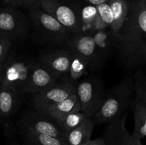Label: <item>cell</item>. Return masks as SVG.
I'll return each mask as SVG.
<instances>
[{"label":"cell","instance_id":"26","mask_svg":"<svg viewBox=\"0 0 146 145\" xmlns=\"http://www.w3.org/2000/svg\"><path fill=\"white\" fill-rule=\"evenodd\" d=\"M97 9H98V15L103 22L111 28L113 23V16L109 4L107 2L100 4L97 6Z\"/></svg>","mask_w":146,"mask_h":145},{"label":"cell","instance_id":"19","mask_svg":"<svg viewBox=\"0 0 146 145\" xmlns=\"http://www.w3.org/2000/svg\"><path fill=\"white\" fill-rule=\"evenodd\" d=\"M108 3L111 7L113 16V23L111 30L115 36L123 25L128 15V0H110Z\"/></svg>","mask_w":146,"mask_h":145},{"label":"cell","instance_id":"17","mask_svg":"<svg viewBox=\"0 0 146 145\" xmlns=\"http://www.w3.org/2000/svg\"><path fill=\"white\" fill-rule=\"evenodd\" d=\"M94 127V119L87 117L79 126L67 133L68 145H84L89 142Z\"/></svg>","mask_w":146,"mask_h":145},{"label":"cell","instance_id":"32","mask_svg":"<svg viewBox=\"0 0 146 145\" xmlns=\"http://www.w3.org/2000/svg\"><path fill=\"white\" fill-rule=\"evenodd\" d=\"M13 145H19V144H13ZM22 145H25V144H22Z\"/></svg>","mask_w":146,"mask_h":145},{"label":"cell","instance_id":"30","mask_svg":"<svg viewBox=\"0 0 146 145\" xmlns=\"http://www.w3.org/2000/svg\"><path fill=\"white\" fill-rule=\"evenodd\" d=\"M84 145H105L104 140L102 138H98V139H94V140H90L86 144Z\"/></svg>","mask_w":146,"mask_h":145},{"label":"cell","instance_id":"25","mask_svg":"<svg viewBox=\"0 0 146 145\" xmlns=\"http://www.w3.org/2000/svg\"><path fill=\"white\" fill-rule=\"evenodd\" d=\"M12 43L13 39L11 37L0 33V70L8 57Z\"/></svg>","mask_w":146,"mask_h":145},{"label":"cell","instance_id":"20","mask_svg":"<svg viewBox=\"0 0 146 145\" xmlns=\"http://www.w3.org/2000/svg\"><path fill=\"white\" fill-rule=\"evenodd\" d=\"M88 71V64L84 58L78 54L73 52L68 75V82L76 86L82 77L87 75Z\"/></svg>","mask_w":146,"mask_h":145},{"label":"cell","instance_id":"23","mask_svg":"<svg viewBox=\"0 0 146 145\" xmlns=\"http://www.w3.org/2000/svg\"><path fill=\"white\" fill-rule=\"evenodd\" d=\"M88 117L81 111H73L56 121L64 132L68 133L79 126Z\"/></svg>","mask_w":146,"mask_h":145},{"label":"cell","instance_id":"28","mask_svg":"<svg viewBox=\"0 0 146 145\" xmlns=\"http://www.w3.org/2000/svg\"><path fill=\"white\" fill-rule=\"evenodd\" d=\"M134 82L138 84L146 92V73L143 74L142 72H138L133 80Z\"/></svg>","mask_w":146,"mask_h":145},{"label":"cell","instance_id":"16","mask_svg":"<svg viewBox=\"0 0 146 145\" xmlns=\"http://www.w3.org/2000/svg\"><path fill=\"white\" fill-rule=\"evenodd\" d=\"M20 95L14 88L0 84V116L7 117L14 113Z\"/></svg>","mask_w":146,"mask_h":145},{"label":"cell","instance_id":"12","mask_svg":"<svg viewBox=\"0 0 146 145\" xmlns=\"http://www.w3.org/2000/svg\"><path fill=\"white\" fill-rule=\"evenodd\" d=\"M128 113L108 122L101 138L105 145H135V139L125 127V119Z\"/></svg>","mask_w":146,"mask_h":145},{"label":"cell","instance_id":"3","mask_svg":"<svg viewBox=\"0 0 146 145\" xmlns=\"http://www.w3.org/2000/svg\"><path fill=\"white\" fill-rule=\"evenodd\" d=\"M29 19L38 36L50 44L67 45L72 36L68 28L40 7L29 11Z\"/></svg>","mask_w":146,"mask_h":145},{"label":"cell","instance_id":"9","mask_svg":"<svg viewBox=\"0 0 146 145\" xmlns=\"http://www.w3.org/2000/svg\"><path fill=\"white\" fill-rule=\"evenodd\" d=\"M67 45L73 52L84 58L88 64V70L97 71L101 68L98 61L95 41L90 31L72 34Z\"/></svg>","mask_w":146,"mask_h":145},{"label":"cell","instance_id":"22","mask_svg":"<svg viewBox=\"0 0 146 145\" xmlns=\"http://www.w3.org/2000/svg\"><path fill=\"white\" fill-rule=\"evenodd\" d=\"M98 18V12L97 7L91 4L82 6L81 10V28L80 32H88L92 31Z\"/></svg>","mask_w":146,"mask_h":145},{"label":"cell","instance_id":"8","mask_svg":"<svg viewBox=\"0 0 146 145\" xmlns=\"http://www.w3.org/2000/svg\"><path fill=\"white\" fill-rule=\"evenodd\" d=\"M29 19L19 9L7 6L0 9V33L13 40L21 38L29 32Z\"/></svg>","mask_w":146,"mask_h":145},{"label":"cell","instance_id":"13","mask_svg":"<svg viewBox=\"0 0 146 145\" xmlns=\"http://www.w3.org/2000/svg\"><path fill=\"white\" fill-rule=\"evenodd\" d=\"M56 82L57 80L41 63L34 61L29 77L22 93H37L52 86Z\"/></svg>","mask_w":146,"mask_h":145},{"label":"cell","instance_id":"33","mask_svg":"<svg viewBox=\"0 0 146 145\" xmlns=\"http://www.w3.org/2000/svg\"><path fill=\"white\" fill-rule=\"evenodd\" d=\"M0 71H1V70H0Z\"/></svg>","mask_w":146,"mask_h":145},{"label":"cell","instance_id":"14","mask_svg":"<svg viewBox=\"0 0 146 145\" xmlns=\"http://www.w3.org/2000/svg\"><path fill=\"white\" fill-rule=\"evenodd\" d=\"M94 37L101 67L104 65L108 55L115 51V36L108 28L90 31Z\"/></svg>","mask_w":146,"mask_h":145},{"label":"cell","instance_id":"10","mask_svg":"<svg viewBox=\"0 0 146 145\" xmlns=\"http://www.w3.org/2000/svg\"><path fill=\"white\" fill-rule=\"evenodd\" d=\"M76 86L67 80L56 82L41 92L33 94L31 98L33 108L36 110L62 101L75 93Z\"/></svg>","mask_w":146,"mask_h":145},{"label":"cell","instance_id":"21","mask_svg":"<svg viewBox=\"0 0 146 145\" xmlns=\"http://www.w3.org/2000/svg\"><path fill=\"white\" fill-rule=\"evenodd\" d=\"M21 135L25 145H68L66 141L47 134L22 132Z\"/></svg>","mask_w":146,"mask_h":145},{"label":"cell","instance_id":"27","mask_svg":"<svg viewBox=\"0 0 146 145\" xmlns=\"http://www.w3.org/2000/svg\"><path fill=\"white\" fill-rule=\"evenodd\" d=\"M134 95L141 100L146 105V92L141 86L135 82H134Z\"/></svg>","mask_w":146,"mask_h":145},{"label":"cell","instance_id":"18","mask_svg":"<svg viewBox=\"0 0 146 145\" xmlns=\"http://www.w3.org/2000/svg\"><path fill=\"white\" fill-rule=\"evenodd\" d=\"M131 107L135 121V128L132 136L135 139L141 140L146 137V105L141 100L135 97Z\"/></svg>","mask_w":146,"mask_h":145},{"label":"cell","instance_id":"31","mask_svg":"<svg viewBox=\"0 0 146 145\" xmlns=\"http://www.w3.org/2000/svg\"><path fill=\"white\" fill-rule=\"evenodd\" d=\"M135 145H143V144H142V143H141V140H139V139H135Z\"/></svg>","mask_w":146,"mask_h":145},{"label":"cell","instance_id":"15","mask_svg":"<svg viewBox=\"0 0 146 145\" xmlns=\"http://www.w3.org/2000/svg\"><path fill=\"white\" fill-rule=\"evenodd\" d=\"M36 111L45 116L52 118L55 121L73 111H81L76 92L64 100L37 109Z\"/></svg>","mask_w":146,"mask_h":145},{"label":"cell","instance_id":"11","mask_svg":"<svg viewBox=\"0 0 146 145\" xmlns=\"http://www.w3.org/2000/svg\"><path fill=\"white\" fill-rule=\"evenodd\" d=\"M73 51L67 48H59L46 53L41 56L39 62L56 80L67 78Z\"/></svg>","mask_w":146,"mask_h":145},{"label":"cell","instance_id":"7","mask_svg":"<svg viewBox=\"0 0 146 145\" xmlns=\"http://www.w3.org/2000/svg\"><path fill=\"white\" fill-rule=\"evenodd\" d=\"M20 133L35 132L47 134L66 142L67 133L54 119L34 109L27 112L17 124Z\"/></svg>","mask_w":146,"mask_h":145},{"label":"cell","instance_id":"1","mask_svg":"<svg viewBox=\"0 0 146 145\" xmlns=\"http://www.w3.org/2000/svg\"><path fill=\"white\" fill-rule=\"evenodd\" d=\"M128 12L115 35L117 56L125 68L146 65V0H128Z\"/></svg>","mask_w":146,"mask_h":145},{"label":"cell","instance_id":"2","mask_svg":"<svg viewBox=\"0 0 146 145\" xmlns=\"http://www.w3.org/2000/svg\"><path fill=\"white\" fill-rule=\"evenodd\" d=\"M134 82L131 76H125L106 93L101 107L94 115L95 125L111 122L127 113L133 100Z\"/></svg>","mask_w":146,"mask_h":145},{"label":"cell","instance_id":"4","mask_svg":"<svg viewBox=\"0 0 146 145\" xmlns=\"http://www.w3.org/2000/svg\"><path fill=\"white\" fill-rule=\"evenodd\" d=\"M81 112L91 117L101 107L106 92L102 80L98 76L81 78L76 85Z\"/></svg>","mask_w":146,"mask_h":145},{"label":"cell","instance_id":"5","mask_svg":"<svg viewBox=\"0 0 146 145\" xmlns=\"http://www.w3.org/2000/svg\"><path fill=\"white\" fill-rule=\"evenodd\" d=\"M81 7L78 0H42L40 8L76 34L81 31Z\"/></svg>","mask_w":146,"mask_h":145},{"label":"cell","instance_id":"6","mask_svg":"<svg viewBox=\"0 0 146 145\" xmlns=\"http://www.w3.org/2000/svg\"><path fill=\"white\" fill-rule=\"evenodd\" d=\"M33 63L29 60L8 55L0 71V84L14 88L22 94Z\"/></svg>","mask_w":146,"mask_h":145},{"label":"cell","instance_id":"29","mask_svg":"<svg viewBox=\"0 0 146 145\" xmlns=\"http://www.w3.org/2000/svg\"><path fill=\"white\" fill-rule=\"evenodd\" d=\"M84 1L88 4H91V5H94L97 7V6L100 5V4L108 2L110 0H84Z\"/></svg>","mask_w":146,"mask_h":145},{"label":"cell","instance_id":"24","mask_svg":"<svg viewBox=\"0 0 146 145\" xmlns=\"http://www.w3.org/2000/svg\"><path fill=\"white\" fill-rule=\"evenodd\" d=\"M8 7L14 8H22L29 11L39 8L42 0H2Z\"/></svg>","mask_w":146,"mask_h":145}]
</instances>
